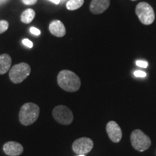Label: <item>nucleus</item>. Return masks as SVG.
<instances>
[{
	"label": "nucleus",
	"instance_id": "f257e3e1",
	"mask_svg": "<svg viewBox=\"0 0 156 156\" xmlns=\"http://www.w3.org/2000/svg\"><path fill=\"white\" fill-rule=\"evenodd\" d=\"M57 83L62 89L67 92H75L80 89L81 81L80 77L70 70H62L57 76Z\"/></svg>",
	"mask_w": 156,
	"mask_h": 156
},
{
	"label": "nucleus",
	"instance_id": "f03ea898",
	"mask_svg": "<svg viewBox=\"0 0 156 156\" xmlns=\"http://www.w3.org/2000/svg\"><path fill=\"white\" fill-rule=\"evenodd\" d=\"M40 108L34 103H26L21 107L19 113V120L22 124L28 126L38 119Z\"/></svg>",
	"mask_w": 156,
	"mask_h": 156
},
{
	"label": "nucleus",
	"instance_id": "7ed1b4c3",
	"mask_svg": "<svg viewBox=\"0 0 156 156\" xmlns=\"http://www.w3.org/2000/svg\"><path fill=\"white\" fill-rule=\"evenodd\" d=\"M30 65L27 63L22 62L15 64L9 69V79L13 83H20L30 75Z\"/></svg>",
	"mask_w": 156,
	"mask_h": 156
},
{
	"label": "nucleus",
	"instance_id": "20e7f679",
	"mask_svg": "<svg viewBox=\"0 0 156 156\" xmlns=\"http://www.w3.org/2000/svg\"><path fill=\"white\" fill-rule=\"evenodd\" d=\"M130 140L132 147L140 152L147 151L151 145V140L149 136L140 129H135L132 132Z\"/></svg>",
	"mask_w": 156,
	"mask_h": 156
},
{
	"label": "nucleus",
	"instance_id": "39448f33",
	"mask_svg": "<svg viewBox=\"0 0 156 156\" xmlns=\"http://www.w3.org/2000/svg\"><path fill=\"white\" fill-rule=\"evenodd\" d=\"M136 15L144 25H151L155 20V12L153 7L147 2H140L136 5Z\"/></svg>",
	"mask_w": 156,
	"mask_h": 156
},
{
	"label": "nucleus",
	"instance_id": "423d86ee",
	"mask_svg": "<svg viewBox=\"0 0 156 156\" xmlns=\"http://www.w3.org/2000/svg\"><path fill=\"white\" fill-rule=\"evenodd\" d=\"M52 114L56 122L64 125H69L73 122L74 116L73 112L68 107L59 105L53 109Z\"/></svg>",
	"mask_w": 156,
	"mask_h": 156
},
{
	"label": "nucleus",
	"instance_id": "0eeeda50",
	"mask_svg": "<svg viewBox=\"0 0 156 156\" xmlns=\"http://www.w3.org/2000/svg\"><path fill=\"white\" fill-rule=\"evenodd\" d=\"M93 145V142L90 138L81 137L73 142V151L77 155H86L92 151Z\"/></svg>",
	"mask_w": 156,
	"mask_h": 156
},
{
	"label": "nucleus",
	"instance_id": "6e6552de",
	"mask_svg": "<svg viewBox=\"0 0 156 156\" xmlns=\"http://www.w3.org/2000/svg\"><path fill=\"white\" fill-rule=\"evenodd\" d=\"M106 132L112 142L117 143L122 138V132L120 126L114 121H110L106 124Z\"/></svg>",
	"mask_w": 156,
	"mask_h": 156
},
{
	"label": "nucleus",
	"instance_id": "1a4fd4ad",
	"mask_svg": "<svg viewBox=\"0 0 156 156\" xmlns=\"http://www.w3.org/2000/svg\"><path fill=\"white\" fill-rule=\"evenodd\" d=\"M23 147L19 142L9 141L3 146V151L9 156H18L23 153Z\"/></svg>",
	"mask_w": 156,
	"mask_h": 156
},
{
	"label": "nucleus",
	"instance_id": "9d476101",
	"mask_svg": "<svg viewBox=\"0 0 156 156\" xmlns=\"http://www.w3.org/2000/svg\"><path fill=\"white\" fill-rule=\"evenodd\" d=\"M109 5L110 0H92L90 5V9L93 14L98 15L106 11Z\"/></svg>",
	"mask_w": 156,
	"mask_h": 156
},
{
	"label": "nucleus",
	"instance_id": "9b49d317",
	"mask_svg": "<svg viewBox=\"0 0 156 156\" xmlns=\"http://www.w3.org/2000/svg\"><path fill=\"white\" fill-rule=\"evenodd\" d=\"M51 34L56 37H63L66 34V29L63 23L60 20H53L49 25Z\"/></svg>",
	"mask_w": 156,
	"mask_h": 156
},
{
	"label": "nucleus",
	"instance_id": "f8f14e48",
	"mask_svg": "<svg viewBox=\"0 0 156 156\" xmlns=\"http://www.w3.org/2000/svg\"><path fill=\"white\" fill-rule=\"evenodd\" d=\"M12 58L10 56L7 54L0 55V75L7 73L10 69Z\"/></svg>",
	"mask_w": 156,
	"mask_h": 156
},
{
	"label": "nucleus",
	"instance_id": "ddd939ff",
	"mask_svg": "<svg viewBox=\"0 0 156 156\" xmlns=\"http://www.w3.org/2000/svg\"><path fill=\"white\" fill-rule=\"evenodd\" d=\"M36 16V12L33 9H28L25 10L21 15V21L25 24H29L33 21Z\"/></svg>",
	"mask_w": 156,
	"mask_h": 156
},
{
	"label": "nucleus",
	"instance_id": "4468645a",
	"mask_svg": "<svg viewBox=\"0 0 156 156\" xmlns=\"http://www.w3.org/2000/svg\"><path fill=\"white\" fill-rule=\"evenodd\" d=\"M84 4V0H69L66 7L69 10H75L80 8Z\"/></svg>",
	"mask_w": 156,
	"mask_h": 156
},
{
	"label": "nucleus",
	"instance_id": "2eb2a0df",
	"mask_svg": "<svg viewBox=\"0 0 156 156\" xmlns=\"http://www.w3.org/2000/svg\"><path fill=\"white\" fill-rule=\"evenodd\" d=\"M9 23L6 20H0V34L5 32L8 29Z\"/></svg>",
	"mask_w": 156,
	"mask_h": 156
},
{
	"label": "nucleus",
	"instance_id": "dca6fc26",
	"mask_svg": "<svg viewBox=\"0 0 156 156\" xmlns=\"http://www.w3.org/2000/svg\"><path fill=\"white\" fill-rule=\"evenodd\" d=\"M136 64L138 66V67H142V68H146V67H147V66H148V64L147 62L142 61V60H138V61H136Z\"/></svg>",
	"mask_w": 156,
	"mask_h": 156
},
{
	"label": "nucleus",
	"instance_id": "f3484780",
	"mask_svg": "<svg viewBox=\"0 0 156 156\" xmlns=\"http://www.w3.org/2000/svg\"><path fill=\"white\" fill-rule=\"evenodd\" d=\"M134 75L137 77H145L146 76V73L145 72L141 71V70H136V71L134 72Z\"/></svg>",
	"mask_w": 156,
	"mask_h": 156
},
{
	"label": "nucleus",
	"instance_id": "a211bd4d",
	"mask_svg": "<svg viewBox=\"0 0 156 156\" xmlns=\"http://www.w3.org/2000/svg\"><path fill=\"white\" fill-rule=\"evenodd\" d=\"M23 44L25 45V46H27V47L28 48H32L33 46H34V44H33V42L29 40V39H23Z\"/></svg>",
	"mask_w": 156,
	"mask_h": 156
},
{
	"label": "nucleus",
	"instance_id": "6ab92c4d",
	"mask_svg": "<svg viewBox=\"0 0 156 156\" xmlns=\"http://www.w3.org/2000/svg\"><path fill=\"white\" fill-rule=\"evenodd\" d=\"M30 32L35 36H39L41 34V30H38V28H34V27H31L30 28Z\"/></svg>",
	"mask_w": 156,
	"mask_h": 156
},
{
	"label": "nucleus",
	"instance_id": "aec40b11",
	"mask_svg": "<svg viewBox=\"0 0 156 156\" xmlns=\"http://www.w3.org/2000/svg\"><path fill=\"white\" fill-rule=\"evenodd\" d=\"M23 4L26 5H34L37 2L38 0H22Z\"/></svg>",
	"mask_w": 156,
	"mask_h": 156
},
{
	"label": "nucleus",
	"instance_id": "412c9836",
	"mask_svg": "<svg viewBox=\"0 0 156 156\" xmlns=\"http://www.w3.org/2000/svg\"><path fill=\"white\" fill-rule=\"evenodd\" d=\"M50 1L54 2V4H56V5H58V4L60 2V0H50Z\"/></svg>",
	"mask_w": 156,
	"mask_h": 156
},
{
	"label": "nucleus",
	"instance_id": "4be33fe9",
	"mask_svg": "<svg viewBox=\"0 0 156 156\" xmlns=\"http://www.w3.org/2000/svg\"><path fill=\"white\" fill-rule=\"evenodd\" d=\"M9 0H0V5H3V4H5L7 2H8Z\"/></svg>",
	"mask_w": 156,
	"mask_h": 156
},
{
	"label": "nucleus",
	"instance_id": "5701e85b",
	"mask_svg": "<svg viewBox=\"0 0 156 156\" xmlns=\"http://www.w3.org/2000/svg\"><path fill=\"white\" fill-rule=\"evenodd\" d=\"M78 156H85V155H78Z\"/></svg>",
	"mask_w": 156,
	"mask_h": 156
}]
</instances>
